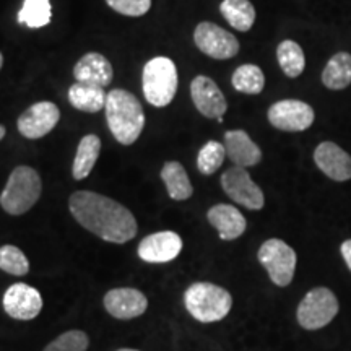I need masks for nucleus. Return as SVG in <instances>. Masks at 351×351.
Listing matches in <instances>:
<instances>
[{
	"mask_svg": "<svg viewBox=\"0 0 351 351\" xmlns=\"http://www.w3.org/2000/svg\"><path fill=\"white\" fill-rule=\"evenodd\" d=\"M69 207L83 228L108 243L124 244L137 234V221L130 210L106 195L78 191L70 195Z\"/></svg>",
	"mask_w": 351,
	"mask_h": 351,
	"instance_id": "obj_1",
	"label": "nucleus"
},
{
	"mask_svg": "<svg viewBox=\"0 0 351 351\" xmlns=\"http://www.w3.org/2000/svg\"><path fill=\"white\" fill-rule=\"evenodd\" d=\"M106 121L114 138L122 145L137 142L145 127V114L137 96L130 91L116 88L108 93Z\"/></svg>",
	"mask_w": 351,
	"mask_h": 351,
	"instance_id": "obj_2",
	"label": "nucleus"
},
{
	"mask_svg": "<svg viewBox=\"0 0 351 351\" xmlns=\"http://www.w3.org/2000/svg\"><path fill=\"white\" fill-rule=\"evenodd\" d=\"M184 302L192 317L205 324L225 319L232 307L230 291L207 282L191 285L184 295Z\"/></svg>",
	"mask_w": 351,
	"mask_h": 351,
	"instance_id": "obj_3",
	"label": "nucleus"
},
{
	"mask_svg": "<svg viewBox=\"0 0 351 351\" xmlns=\"http://www.w3.org/2000/svg\"><path fill=\"white\" fill-rule=\"evenodd\" d=\"M178 69L169 57H155L143 67V96L152 106L165 108L174 99L178 91Z\"/></svg>",
	"mask_w": 351,
	"mask_h": 351,
	"instance_id": "obj_4",
	"label": "nucleus"
},
{
	"mask_svg": "<svg viewBox=\"0 0 351 351\" xmlns=\"http://www.w3.org/2000/svg\"><path fill=\"white\" fill-rule=\"evenodd\" d=\"M41 191V178L36 171L29 166H19L8 178L0 195V205L7 213L23 215L36 204Z\"/></svg>",
	"mask_w": 351,
	"mask_h": 351,
	"instance_id": "obj_5",
	"label": "nucleus"
},
{
	"mask_svg": "<svg viewBox=\"0 0 351 351\" xmlns=\"http://www.w3.org/2000/svg\"><path fill=\"white\" fill-rule=\"evenodd\" d=\"M339 313V300L328 288L311 289L298 306V322L306 330H319Z\"/></svg>",
	"mask_w": 351,
	"mask_h": 351,
	"instance_id": "obj_6",
	"label": "nucleus"
},
{
	"mask_svg": "<svg viewBox=\"0 0 351 351\" xmlns=\"http://www.w3.org/2000/svg\"><path fill=\"white\" fill-rule=\"evenodd\" d=\"M258 262L276 287H288L296 270V252L282 239L265 241L258 249Z\"/></svg>",
	"mask_w": 351,
	"mask_h": 351,
	"instance_id": "obj_7",
	"label": "nucleus"
},
{
	"mask_svg": "<svg viewBox=\"0 0 351 351\" xmlns=\"http://www.w3.org/2000/svg\"><path fill=\"white\" fill-rule=\"evenodd\" d=\"M221 186L230 199L245 208L261 210L265 204L261 187L252 181L251 174L245 168H241V166H232L223 173Z\"/></svg>",
	"mask_w": 351,
	"mask_h": 351,
	"instance_id": "obj_8",
	"label": "nucleus"
},
{
	"mask_svg": "<svg viewBox=\"0 0 351 351\" xmlns=\"http://www.w3.org/2000/svg\"><path fill=\"white\" fill-rule=\"evenodd\" d=\"M194 41L204 54L217 60L231 59L239 52L238 39L210 21H202L200 25H197Z\"/></svg>",
	"mask_w": 351,
	"mask_h": 351,
	"instance_id": "obj_9",
	"label": "nucleus"
},
{
	"mask_svg": "<svg viewBox=\"0 0 351 351\" xmlns=\"http://www.w3.org/2000/svg\"><path fill=\"white\" fill-rule=\"evenodd\" d=\"M269 122L285 132H302L314 122V109L304 101L283 99L269 109Z\"/></svg>",
	"mask_w": 351,
	"mask_h": 351,
	"instance_id": "obj_10",
	"label": "nucleus"
},
{
	"mask_svg": "<svg viewBox=\"0 0 351 351\" xmlns=\"http://www.w3.org/2000/svg\"><path fill=\"white\" fill-rule=\"evenodd\" d=\"M60 119V111L51 101H41L33 104L19 117V130L26 138H41L57 125Z\"/></svg>",
	"mask_w": 351,
	"mask_h": 351,
	"instance_id": "obj_11",
	"label": "nucleus"
},
{
	"mask_svg": "<svg viewBox=\"0 0 351 351\" xmlns=\"http://www.w3.org/2000/svg\"><path fill=\"white\" fill-rule=\"evenodd\" d=\"M3 309L16 320H32L43 309L41 293L26 283H15L3 295Z\"/></svg>",
	"mask_w": 351,
	"mask_h": 351,
	"instance_id": "obj_12",
	"label": "nucleus"
},
{
	"mask_svg": "<svg viewBox=\"0 0 351 351\" xmlns=\"http://www.w3.org/2000/svg\"><path fill=\"white\" fill-rule=\"evenodd\" d=\"M191 95L197 111L210 119H218L226 112L228 103L217 83L210 77L199 75L191 85Z\"/></svg>",
	"mask_w": 351,
	"mask_h": 351,
	"instance_id": "obj_13",
	"label": "nucleus"
},
{
	"mask_svg": "<svg viewBox=\"0 0 351 351\" xmlns=\"http://www.w3.org/2000/svg\"><path fill=\"white\" fill-rule=\"evenodd\" d=\"M182 251V239L174 231H160L147 236L138 244V257L150 263L174 261Z\"/></svg>",
	"mask_w": 351,
	"mask_h": 351,
	"instance_id": "obj_14",
	"label": "nucleus"
},
{
	"mask_svg": "<svg viewBox=\"0 0 351 351\" xmlns=\"http://www.w3.org/2000/svg\"><path fill=\"white\" fill-rule=\"evenodd\" d=\"M314 161L324 174L337 182L351 179V156L333 142H322L315 148Z\"/></svg>",
	"mask_w": 351,
	"mask_h": 351,
	"instance_id": "obj_15",
	"label": "nucleus"
},
{
	"mask_svg": "<svg viewBox=\"0 0 351 351\" xmlns=\"http://www.w3.org/2000/svg\"><path fill=\"white\" fill-rule=\"evenodd\" d=\"M104 307L116 319H134L142 315L148 307V300L135 288H116L104 296Z\"/></svg>",
	"mask_w": 351,
	"mask_h": 351,
	"instance_id": "obj_16",
	"label": "nucleus"
},
{
	"mask_svg": "<svg viewBox=\"0 0 351 351\" xmlns=\"http://www.w3.org/2000/svg\"><path fill=\"white\" fill-rule=\"evenodd\" d=\"M73 77L80 83H90L96 86H108L114 78L112 65L103 54L88 52L78 60L73 69Z\"/></svg>",
	"mask_w": 351,
	"mask_h": 351,
	"instance_id": "obj_17",
	"label": "nucleus"
},
{
	"mask_svg": "<svg viewBox=\"0 0 351 351\" xmlns=\"http://www.w3.org/2000/svg\"><path fill=\"white\" fill-rule=\"evenodd\" d=\"M226 156L241 168H249L261 163L262 152L256 142L244 130H228L225 134Z\"/></svg>",
	"mask_w": 351,
	"mask_h": 351,
	"instance_id": "obj_18",
	"label": "nucleus"
},
{
	"mask_svg": "<svg viewBox=\"0 0 351 351\" xmlns=\"http://www.w3.org/2000/svg\"><path fill=\"white\" fill-rule=\"evenodd\" d=\"M208 221L217 228L219 238L223 241L238 239L245 231V218L238 208L228 204H218L208 210Z\"/></svg>",
	"mask_w": 351,
	"mask_h": 351,
	"instance_id": "obj_19",
	"label": "nucleus"
},
{
	"mask_svg": "<svg viewBox=\"0 0 351 351\" xmlns=\"http://www.w3.org/2000/svg\"><path fill=\"white\" fill-rule=\"evenodd\" d=\"M108 93L101 86L90 83H73L69 88V101L73 108L83 112H99L106 106Z\"/></svg>",
	"mask_w": 351,
	"mask_h": 351,
	"instance_id": "obj_20",
	"label": "nucleus"
},
{
	"mask_svg": "<svg viewBox=\"0 0 351 351\" xmlns=\"http://www.w3.org/2000/svg\"><path fill=\"white\" fill-rule=\"evenodd\" d=\"M99 152H101L99 137L90 134V135H85V137L80 140V143H78V148H77L75 160H73V168H72V174L77 181H82V179H85L90 176L96 160H98Z\"/></svg>",
	"mask_w": 351,
	"mask_h": 351,
	"instance_id": "obj_21",
	"label": "nucleus"
},
{
	"mask_svg": "<svg viewBox=\"0 0 351 351\" xmlns=\"http://www.w3.org/2000/svg\"><path fill=\"white\" fill-rule=\"evenodd\" d=\"M219 12L232 28L238 32H249L256 21V8L249 0H223Z\"/></svg>",
	"mask_w": 351,
	"mask_h": 351,
	"instance_id": "obj_22",
	"label": "nucleus"
},
{
	"mask_svg": "<svg viewBox=\"0 0 351 351\" xmlns=\"http://www.w3.org/2000/svg\"><path fill=\"white\" fill-rule=\"evenodd\" d=\"M161 179H163L166 187H168V194L173 200H187L192 195V192H194L186 169L178 161H169V163L163 166Z\"/></svg>",
	"mask_w": 351,
	"mask_h": 351,
	"instance_id": "obj_23",
	"label": "nucleus"
},
{
	"mask_svg": "<svg viewBox=\"0 0 351 351\" xmlns=\"http://www.w3.org/2000/svg\"><path fill=\"white\" fill-rule=\"evenodd\" d=\"M322 83L328 90H345L351 83V56L348 52H339L327 62L324 69Z\"/></svg>",
	"mask_w": 351,
	"mask_h": 351,
	"instance_id": "obj_24",
	"label": "nucleus"
},
{
	"mask_svg": "<svg viewBox=\"0 0 351 351\" xmlns=\"http://www.w3.org/2000/svg\"><path fill=\"white\" fill-rule=\"evenodd\" d=\"M276 57H278L280 67L287 77L296 78L304 72L306 57L298 43L289 41V39L280 43L278 49H276Z\"/></svg>",
	"mask_w": 351,
	"mask_h": 351,
	"instance_id": "obj_25",
	"label": "nucleus"
},
{
	"mask_svg": "<svg viewBox=\"0 0 351 351\" xmlns=\"http://www.w3.org/2000/svg\"><path fill=\"white\" fill-rule=\"evenodd\" d=\"M231 83L239 93L258 95L265 86V77L261 67L254 64H244L234 70Z\"/></svg>",
	"mask_w": 351,
	"mask_h": 351,
	"instance_id": "obj_26",
	"label": "nucleus"
},
{
	"mask_svg": "<svg viewBox=\"0 0 351 351\" xmlns=\"http://www.w3.org/2000/svg\"><path fill=\"white\" fill-rule=\"evenodd\" d=\"M52 16L49 0H25L19 12V21L28 28H43Z\"/></svg>",
	"mask_w": 351,
	"mask_h": 351,
	"instance_id": "obj_27",
	"label": "nucleus"
},
{
	"mask_svg": "<svg viewBox=\"0 0 351 351\" xmlns=\"http://www.w3.org/2000/svg\"><path fill=\"white\" fill-rule=\"evenodd\" d=\"M226 158V148L225 145L215 142V140H210L200 148L199 156H197V168L202 174L210 176L217 173L219 166L223 165Z\"/></svg>",
	"mask_w": 351,
	"mask_h": 351,
	"instance_id": "obj_28",
	"label": "nucleus"
},
{
	"mask_svg": "<svg viewBox=\"0 0 351 351\" xmlns=\"http://www.w3.org/2000/svg\"><path fill=\"white\" fill-rule=\"evenodd\" d=\"M0 269L10 275H26L29 270V262L16 245H2L0 247Z\"/></svg>",
	"mask_w": 351,
	"mask_h": 351,
	"instance_id": "obj_29",
	"label": "nucleus"
},
{
	"mask_svg": "<svg viewBox=\"0 0 351 351\" xmlns=\"http://www.w3.org/2000/svg\"><path fill=\"white\" fill-rule=\"evenodd\" d=\"M88 345H90V339L85 332L70 330L51 341L44 351H86Z\"/></svg>",
	"mask_w": 351,
	"mask_h": 351,
	"instance_id": "obj_30",
	"label": "nucleus"
},
{
	"mask_svg": "<svg viewBox=\"0 0 351 351\" xmlns=\"http://www.w3.org/2000/svg\"><path fill=\"white\" fill-rule=\"evenodd\" d=\"M114 12L125 16H142L150 10L152 0H106Z\"/></svg>",
	"mask_w": 351,
	"mask_h": 351,
	"instance_id": "obj_31",
	"label": "nucleus"
},
{
	"mask_svg": "<svg viewBox=\"0 0 351 351\" xmlns=\"http://www.w3.org/2000/svg\"><path fill=\"white\" fill-rule=\"evenodd\" d=\"M341 256H343L346 265H348V269L351 270V239L345 241V243L341 244Z\"/></svg>",
	"mask_w": 351,
	"mask_h": 351,
	"instance_id": "obj_32",
	"label": "nucleus"
},
{
	"mask_svg": "<svg viewBox=\"0 0 351 351\" xmlns=\"http://www.w3.org/2000/svg\"><path fill=\"white\" fill-rule=\"evenodd\" d=\"M3 137H5V127L0 125V140H2Z\"/></svg>",
	"mask_w": 351,
	"mask_h": 351,
	"instance_id": "obj_33",
	"label": "nucleus"
},
{
	"mask_svg": "<svg viewBox=\"0 0 351 351\" xmlns=\"http://www.w3.org/2000/svg\"><path fill=\"white\" fill-rule=\"evenodd\" d=\"M2 65H3V56L0 54V69H2Z\"/></svg>",
	"mask_w": 351,
	"mask_h": 351,
	"instance_id": "obj_34",
	"label": "nucleus"
},
{
	"mask_svg": "<svg viewBox=\"0 0 351 351\" xmlns=\"http://www.w3.org/2000/svg\"><path fill=\"white\" fill-rule=\"evenodd\" d=\"M117 351H138V350H130V348H121V350H117Z\"/></svg>",
	"mask_w": 351,
	"mask_h": 351,
	"instance_id": "obj_35",
	"label": "nucleus"
}]
</instances>
